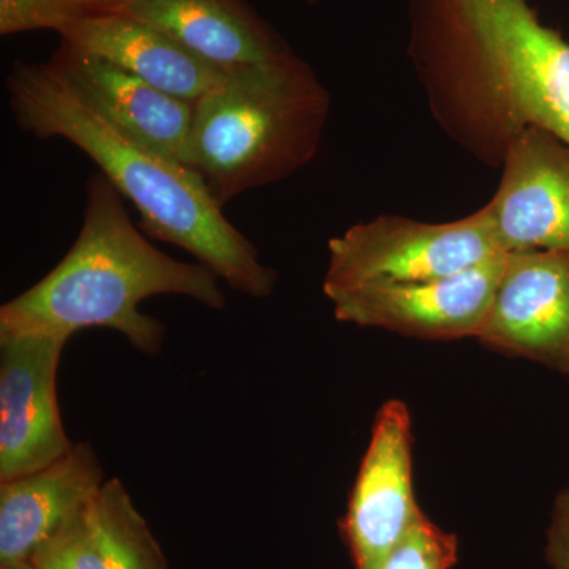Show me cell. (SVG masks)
<instances>
[{"label":"cell","mask_w":569,"mask_h":569,"mask_svg":"<svg viewBox=\"0 0 569 569\" xmlns=\"http://www.w3.org/2000/svg\"><path fill=\"white\" fill-rule=\"evenodd\" d=\"M51 61L116 126L149 151L182 164L194 104L153 88L108 59L61 40Z\"/></svg>","instance_id":"obj_10"},{"label":"cell","mask_w":569,"mask_h":569,"mask_svg":"<svg viewBox=\"0 0 569 569\" xmlns=\"http://www.w3.org/2000/svg\"><path fill=\"white\" fill-rule=\"evenodd\" d=\"M478 340L569 377V252L508 253Z\"/></svg>","instance_id":"obj_9"},{"label":"cell","mask_w":569,"mask_h":569,"mask_svg":"<svg viewBox=\"0 0 569 569\" xmlns=\"http://www.w3.org/2000/svg\"><path fill=\"white\" fill-rule=\"evenodd\" d=\"M223 73L293 52L249 0H134L126 11Z\"/></svg>","instance_id":"obj_12"},{"label":"cell","mask_w":569,"mask_h":569,"mask_svg":"<svg viewBox=\"0 0 569 569\" xmlns=\"http://www.w3.org/2000/svg\"><path fill=\"white\" fill-rule=\"evenodd\" d=\"M329 107L316 71L295 51L231 71L194 103L182 167L223 209L312 162Z\"/></svg>","instance_id":"obj_3"},{"label":"cell","mask_w":569,"mask_h":569,"mask_svg":"<svg viewBox=\"0 0 569 569\" xmlns=\"http://www.w3.org/2000/svg\"><path fill=\"white\" fill-rule=\"evenodd\" d=\"M59 336L0 337V481L62 459L73 445L58 400Z\"/></svg>","instance_id":"obj_6"},{"label":"cell","mask_w":569,"mask_h":569,"mask_svg":"<svg viewBox=\"0 0 569 569\" xmlns=\"http://www.w3.org/2000/svg\"><path fill=\"white\" fill-rule=\"evenodd\" d=\"M6 91L17 126L39 140L61 138L77 146L137 208L144 233L181 247L231 290L252 298L274 293L277 272L224 217L197 174L123 132L51 59L14 62Z\"/></svg>","instance_id":"obj_1"},{"label":"cell","mask_w":569,"mask_h":569,"mask_svg":"<svg viewBox=\"0 0 569 569\" xmlns=\"http://www.w3.org/2000/svg\"><path fill=\"white\" fill-rule=\"evenodd\" d=\"M92 507L82 509L61 529L41 542L31 556L37 569H108L99 535L93 526Z\"/></svg>","instance_id":"obj_16"},{"label":"cell","mask_w":569,"mask_h":569,"mask_svg":"<svg viewBox=\"0 0 569 569\" xmlns=\"http://www.w3.org/2000/svg\"><path fill=\"white\" fill-rule=\"evenodd\" d=\"M134 0H0V36L54 31L126 13Z\"/></svg>","instance_id":"obj_15"},{"label":"cell","mask_w":569,"mask_h":569,"mask_svg":"<svg viewBox=\"0 0 569 569\" xmlns=\"http://www.w3.org/2000/svg\"><path fill=\"white\" fill-rule=\"evenodd\" d=\"M501 168L497 192L482 206L500 252H569V144L527 127L508 146Z\"/></svg>","instance_id":"obj_7"},{"label":"cell","mask_w":569,"mask_h":569,"mask_svg":"<svg viewBox=\"0 0 569 569\" xmlns=\"http://www.w3.org/2000/svg\"><path fill=\"white\" fill-rule=\"evenodd\" d=\"M421 515L410 411L400 400H388L378 410L343 518L356 569L380 568Z\"/></svg>","instance_id":"obj_8"},{"label":"cell","mask_w":569,"mask_h":569,"mask_svg":"<svg viewBox=\"0 0 569 569\" xmlns=\"http://www.w3.org/2000/svg\"><path fill=\"white\" fill-rule=\"evenodd\" d=\"M61 40L108 59L153 88L192 104L227 77L173 37L127 13L71 28L61 33Z\"/></svg>","instance_id":"obj_13"},{"label":"cell","mask_w":569,"mask_h":569,"mask_svg":"<svg viewBox=\"0 0 569 569\" xmlns=\"http://www.w3.org/2000/svg\"><path fill=\"white\" fill-rule=\"evenodd\" d=\"M505 257L443 279L370 283L328 296L342 323L387 329L422 340L478 339Z\"/></svg>","instance_id":"obj_5"},{"label":"cell","mask_w":569,"mask_h":569,"mask_svg":"<svg viewBox=\"0 0 569 569\" xmlns=\"http://www.w3.org/2000/svg\"><path fill=\"white\" fill-rule=\"evenodd\" d=\"M219 277L201 263L163 253L134 227L123 197L102 173L86 183L80 233L66 257L24 293L0 307V337L59 336L81 329L121 332L137 350L157 355L164 325L138 306L157 295H178L220 310L227 298Z\"/></svg>","instance_id":"obj_2"},{"label":"cell","mask_w":569,"mask_h":569,"mask_svg":"<svg viewBox=\"0 0 569 569\" xmlns=\"http://www.w3.org/2000/svg\"><path fill=\"white\" fill-rule=\"evenodd\" d=\"M103 470L89 443H77L51 466L0 486V563L29 560L41 542L103 488Z\"/></svg>","instance_id":"obj_11"},{"label":"cell","mask_w":569,"mask_h":569,"mask_svg":"<svg viewBox=\"0 0 569 569\" xmlns=\"http://www.w3.org/2000/svg\"><path fill=\"white\" fill-rule=\"evenodd\" d=\"M305 2L310 3V6H316V3H320L321 0H305Z\"/></svg>","instance_id":"obj_20"},{"label":"cell","mask_w":569,"mask_h":569,"mask_svg":"<svg viewBox=\"0 0 569 569\" xmlns=\"http://www.w3.org/2000/svg\"><path fill=\"white\" fill-rule=\"evenodd\" d=\"M92 518L108 569H167L159 542L119 479L104 482Z\"/></svg>","instance_id":"obj_14"},{"label":"cell","mask_w":569,"mask_h":569,"mask_svg":"<svg viewBox=\"0 0 569 569\" xmlns=\"http://www.w3.org/2000/svg\"><path fill=\"white\" fill-rule=\"evenodd\" d=\"M548 559L552 569H569V485L553 505L548 533Z\"/></svg>","instance_id":"obj_18"},{"label":"cell","mask_w":569,"mask_h":569,"mask_svg":"<svg viewBox=\"0 0 569 569\" xmlns=\"http://www.w3.org/2000/svg\"><path fill=\"white\" fill-rule=\"evenodd\" d=\"M501 253L485 208L456 222L380 216L329 241L326 296L370 283L421 282L456 276Z\"/></svg>","instance_id":"obj_4"},{"label":"cell","mask_w":569,"mask_h":569,"mask_svg":"<svg viewBox=\"0 0 569 569\" xmlns=\"http://www.w3.org/2000/svg\"><path fill=\"white\" fill-rule=\"evenodd\" d=\"M458 549L456 535L422 512L378 569H451L458 561Z\"/></svg>","instance_id":"obj_17"},{"label":"cell","mask_w":569,"mask_h":569,"mask_svg":"<svg viewBox=\"0 0 569 569\" xmlns=\"http://www.w3.org/2000/svg\"><path fill=\"white\" fill-rule=\"evenodd\" d=\"M2 569H37L31 560L17 561V563L2 565Z\"/></svg>","instance_id":"obj_19"}]
</instances>
